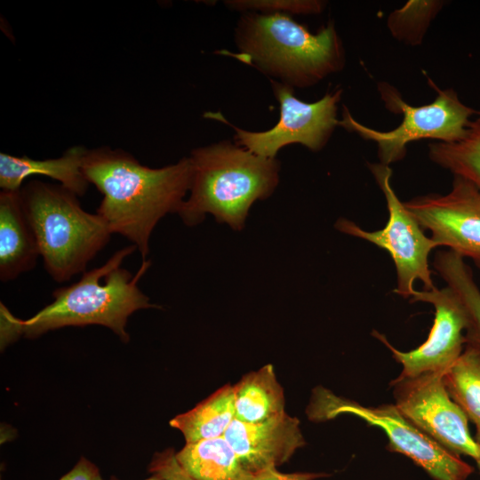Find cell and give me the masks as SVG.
I'll return each instance as SVG.
<instances>
[{
    "instance_id": "6da1fadb",
    "label": "cell",
    "mask_w": 480,
    "mask_h": 480,
    "mask_svg": "<svg viewBox=\"0 0 480 480\" xmlns=\"http://www.w3.org/2000/svg\"><path fill=\"white\" fill-rule=\"evenodd\" d=\"M82 170L103 195L97 213L112 233L136 245L143 260L154 228L167 213L178 212L192 177L189 157L150 168L131 154L108 147L86 150Z\"/></svg>"
},
{
    "instance_id": "7a4b0ae2",
    "label": "cell",
    "mask_w": 480,
    "mask_h": 480,
    "mask_svg": "<svg viewBox=\"0 0 480 480\" xmlns=\"http://www.w3.org/2000/svg\"><path fill=\"white\" fill-rule=\"evenodd\" d=\"M135 250L134 244L122 248L102 266L85 271L76 283L56 289L53 301L28 319L15 317L1 302V349L21 335L34 339L52 330L90 324L106 326L128 342V317L139 309L160 308L150 303L138 286L151 261L144 260L135 275L120 268Z\"/></svg>"
},
{
    "instance_id": "3957f363",
    "label": "cell",
    "mask_w": 480,
    "mask_h": 480,
    "mask_svg": "<svg viewBox=\"0 0 480 480\" xmlns=\"http://www.w3.org/2000/svg\"><path fill=\"white\" fill-rule=\"evenodd\" d=\"M189 159L190 195L177 213L190 227L211 213L218 222L241 230L252 204L270 196L279 181L276 158L260 156L229 140L197 148Z\"/></svg>"
},
{
    "instance_id": "277c9868",
    "label": "cell",
    "mask_w": 480,
    "mask_h": 480,
    "mask_svg": "<svg viewBox=\"0 0 480 480\" xmlns=\"http://www.w3.org/2000/svg\"><path fill=\"white\" fill-rule=\"evenodd\" d=\"M233 56L291 87L311 86L344 65L332 23L313 34L288 14L246 12L235 33Z\"/></svg>"
},
{
    "instance_id": "5b68a950",
    "label": "cell",
    "mask_w": 480,
    "mask_h": 480,
    "mask_svg": "<svg viewBox=\"0 0 480 480\" xmlns=\"http://www.w3.org/2000/svg\"><path fill=\"white\" fill-rule=\"evenodd\" d=\"M22 206L48 274L57 283L84 274L113 234L98 213L85 212L62 185L32 180L20 188Z\"/></svg>"
},
{
    "instance_id": "8992f818",
    "label": "cell",
    "mask_w": 480,
    "mask_h": 480,
    "mask_svg": "<svg viewBox=\"0 0 480 480\" xmlns=\"http://www.w3.org/2000/svg\"><path fill=\"white\" fill-rule=\"evenodd\" d=\"M306 413L313 421L352 414L380 428L388 438L389 451L405 455L434 480H466L474 471L459 455L436 443L404 416L395 404L364 406L317 387L312 391Z\"/></svg>"
},
{
    "instance_id": "52a82bcc",
    "label": "cell",
    "mask_w": 480,
    "mask_h": 480,
    "mask_svg": "<svg viewBox=\"0 0 480 480\" xmlns=\"http://www.w3.org/2000/svg\"><path fill=\"white\" fill-rule=\"evenodd\" d=\"M428 81L437 97L430 104L420 107L408 105L387 83L379 84L388 109L404 115L402 123L394 130L380 132L367 127L355 120L345 106L339 125L356 132L364 140L375 141L380 163L388 166L404 157L406 145L411 141L435 139L452 143L461 140L471 122L470 116L477 112L464 105L452 89L440 90L430 79Z\"/></svg>"
},
{
    "instance_id": "ba28073f",
    "label": "cell",
    "mask_w": 480,
    "mask_h": 480,
    "mask_svg": "<svg viewBox=\"0 0 480 480\" xmlns=\"http://www.w3.org/2000/svg\"><path fill=\"white\" fill-rule=\"evenodd\" d=\"M369 168L387 201L388 219L386 226L380 230L366 231L355 222L340 218L335 228L342 233L366 240L389 253L396 271L394 292L404 298H411L416 291V280L423 284V290L436 288L428 256L433 249L438 247L437 244L424 234V229L396 195L391 185L392 170L389 166L379 163L370 164Z\"/></svg>"
},
{
    "instance_id": "9c48e42d",
    "label": "cell",
    "mask_w": 480,
    "mask_h": 480,
    "mask_svg": "<svg viewBox=\"0 0 480 480\" xmlns=\"http://www.w3.org/2000/svg\"><path fill=\"white\" fill-rule=\"evenodd\" d=\"M269 80L280 106L279 120L271 129L245 131L229 123L220 112H206L204 116L228 124L235 130L236 144L267 158H276L279 149L292 143L302 144L313 151L324 148L339 125L337 106L342 90L337 89L308 103L295 97L290 85Z\"/></svg>"
},
{
    "instance_id": "30bf717a",
    "label": "cell",
    "mask_w": 480,
    "mask_h": 480,
    "mask_svg": "<svg viewBox=\"0 0 480 480\" xmlns=\"http://www.w3.org/2000/svg\"><path fill=\"white\" fill-rule=\"evenodd\" d=\"M443 376L439 372L399 375L390 382L395 405L436 443L476 460L480 445L470 434L466 414L450 397Z\"/></svg>"
},
{
    "instance_id": "8fae6325",
    "label": "cell",
    "mask_w": 480,
    "mask_h": 480,
    "mask_svg": "<svg viewBox=\"0 0 480 480\" xmlns=\"http://www.w3.org/2000/svg\"><path fill=\"white\" fill-rule=\"evenodd\" d=\"M423 229L431 233L437 246L461 258H469L480 268V189L454 176L445 195L431 194L404 203Z\"/></svg>"
},
{
    "instance_id": "7c38bea8",
    "label": "cell",
    "mask_w": 480,
    "mask_h": 480,
    "mask_svg": "<svg viewBox=\"0 0 480 480\" xmlns=\"http://www.w3.org/2000/svg\"><path fill=\"white\" fill-rule=\"evenodd\" d=\"M411 302L422 301L435 308V319L428 339L418 348L403 352L394 348L379 332L372 335L380 340L402 365L403 376H416L425 372L443 375L461 355L465 345L467 316L457 294L446 285L442 289L415 291Z\"/></svg>"
},
{
    "instance_id": "4fadbf2b",
    "label": "cell",
    "mask_w": 480,
    "mask_h": 480,
    "mask_svg": "<svg viewBox=\"0 0 480 480\" xmlns=\"http://www.w3.org/2000/svg\"><path fill=\"white\" fill-rule=\"evenodd\" d=\"M224 436L254 475L286 463L306 444L300 420L286 412L255 423L234 419Z\"/></svg>"
},
{
    "instance_id": "5bb4252c",
    "label": "cell",
    "mask_w": 480,
    "mask_h": 480,
    "mask_svg": "<svg viewBox=\"0 0 480 480\" xmlns=\"http://www.w3.org/2000/svg\"><path fill=\"white\" fill-rule=\"evenodd\" d=\"M39 247L24 212L20 189L0 193V279L5 283L36 266Z\"/></svg>"
},
{
    "instance_id": "9a60e30c",
    "label": "cell",
    "mask_w": 480,
    "mask_h": 480,
    "mask_svg": "<svg viewBox=\"0 0 480 480\" xmlns=\"http://www.w3.org/2000/svg\"><path fill=\"white\" fill-rule=\"evenodd\" d=\"M86 150L82 146H75L60 157L45 160L0 153V188L18 191L28 177L44 175L60 181L76 195L84 196L90 183L82 170Z\"/></svg>"
},
{
    "instance_id": "2e32d148",
    "label": "cell",
    "mask_w": 480,
    "mask_h": 480,
    "mask_svg": "<svg viewBox=\"0 0 480 480\" xmlns=\"http://www.w3.org/2000/svg\"><path fill=\"white\" fill-rule=\"evenodd\" d=\"M176 459L195 480H253L224 436L186 443Z\"/></svg>"
},
{
    "instance_id": "e0dca14e",
    "label": "cell",
    "mask_w": 480,
    "mask_h": 480,
    "mask_svg": "<svg viewBox=\"0 0 480 480\" xmlns=\"http://www.w3.org/2000/svg\"><path fill=\"white\" fill-rule=\"evenodd\" d=\"M233 386L235 419L255 423L285 412L284 389L272 364L250 372Z\"/></svg>"
},
{
    "instance_id": "ac0fdd59",
    "label": "cell",
    "mask_w": 480,
    "mask_h": 480,
    "mask_svg": "<svg viewBox=\"0 0 480 480\" xmlns=\"http://www.w3.org/2000/svg\"><path fill=\"white\" fill-rule=\"evenodd\" d=\"M234 419V386L227 384L169 423L182 433L186 443H195L224 436Z\"/></svg>"
},
{
    "instance_id": "d6986e66",
    "label": "cell",
    "mask_w": 480,
    "mask_h": 480,
    "mask_svg": "<svg viewBox=\"0 0 480 480\" xmlns=\"http://www.w3.org/2000/svg\"><path fill=\"white\" fill-rule=\"evenodd\" d=\"M434 268L460 300L467 316L466 344L480 350V289L464 259L450 250L436 254Z\"/></svg>"
},
{
    "instance_id": "ffe728a7",
    "label": "cell",
    "mask_w": 480,
    "mask_h": 480,
    "mask_svg": "<svg viewBox=\"0 0 480 480\" xmlns=\"http://www.w3.org/2000/svg\"><path fill=\"white\" fill-rule=\"evenodd\" d=\"M443 380L450 397L476 427V441L480 445V350L466 344Z\"/></svg>"
},
{
    "instance_id": "44dd1931",
    "label": "cell",
    "mask_w": 480,
    "mask_h": 480,
    "mask_svg": "<svg viewBox=\"0 0 480 480\" xmlns=\"http://www.w3.org/2000/svg\"><path fill=\"white\" fill-rule=\"evenodd\" d=\"M428 155L434 163L480 189V111L461 140L430 144Z\"/></svg>"
},
{
    "instance_id": "7402d4cb",
    "label": "cell",
    "mask_w": 480,
    "mask_h": 480,
    "mask_svg": "<svg viewBox=\"0 0 480 480\" xmlns=\"http://www.w3.org/2000/svg\"><path fill=\"white\" fill-rule=\"evenodd\" d=\"M439 8V2L410 1L389 16L388 28L399 40L418 44Z\"/></svg>"
},
{
    "instance_id": "603a6c76",
    "label": "cell",
    "mask_w": 480,
    "mask_h": 480,
    "mask_svg": "<svg viewBox=\"0 0 480 480\" xmlns=\"http://www.w3.org/2000/svg\"><path fill=\"white\" fill-rule=\"evenodd\" d=\"M229 9L240 12H255L264 14H311L319 13L324 3L312 0H227Z\"/></svg>"
},
{
    "instance_id": "cb8c5ba5",
    "label": "cell",
    "mask_w": 480,
    "mask_h": 480,
    "mask_svg": "<svg viewBox=\"0 0 480 480\" xmlns=\"http://www.w3.org/2000/svg\"><path fill=\"white\" fill-rule=\"evenodd\" d=\"M149 472L157 475L161 480H195L180 465L173 449H166L155 454Z\"/></svg>"
},
{
    "instance_id": "d4e9b609",
    "label": "cell",
    "mask_w": 480,
    "mask_h": 480,
    "mask_svg": "<svg viewBox=\"0 0 480 480\" xmlns=\"http://www.w3.org/2000/svg\"><path fill=\"white\" fill-rule=\"evenodd\" d=\"M326 476L313 472L283 473L277 468H269L255 474L253 480H315Z\"/></svg>"
},
{
    "instance_id": "484cf974",
    "label": "cell",
    "mask_w": 480,
    "mask_h": 480,
    "mask_svg": "<svg viewBox=\"0 0 480 480\" xmlns=\"http://www.w3.org/2000/svg\"><path fill=\"white\" fill-rule=\"evenodd\" d=\"M59 480H102L99 468L81 457L74 468Z\"/></svg>"
},
{
    "instance_id": "4316f807",
    "label": "cell",
    "mask_w": 480,
    "mask_h": 480,
    "mask_svg": "<svg viewBox=\"0 0 480 480\" xmlns=\"http://www.w3.org/2000/svg\"><path fill=\"white\" fill-rule=\"evenodd\" d=\"M145 480H161V478L157 475L152 474L151 476L148 477Z\"/></svg>"
},
{
    "instance_id": "83f0119b",
    "label": "cell",
    "mask_w": 480,
    "mask_h": 480,
    "mask_svg": "<svg viewBox=\"0 0 480 480\" xmlns=\"http://www.w3.org/2000/svg\"><path fill=\"white\" fill-rule=\"evenodd\" d=\"M476 464H477V467H478V469H479V472H480V455L478 457V459L476 460Z\"/></svg>"
}]
</instances>
